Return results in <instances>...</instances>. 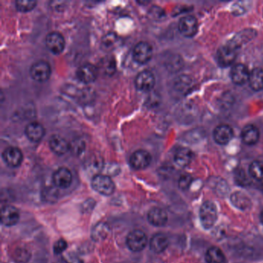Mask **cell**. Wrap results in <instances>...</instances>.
I'll list each match as a JSON object with an SVG mask.
<instances>
[{
	"instance_id": "cell-1",
	"label": "cell",
	"mask_w": 263,
	"mask_h": 263,
	"mask_svg": "<svg viewBox=\"0 0 263 263\" xmlns=\"http://www.w3.org/2000/svg\"><path fill=\"white\" fill-rule=\"evenodd\" d=\"M200 221L202 226L206 229L214 226L218 219V209L213 202H205L200 209Z\"/></svg>"
},
{
	"instance_id": "cell-2",
	"label": "cell",
	"mask_w": 263,
	"mask_h": 263,
	"mask_svg": "<svg viewBox=\"0 0 263 263\" xmlns=\"http://www.w3.org/2000/svg\"><path fill=\"white\" fill-rule=\"evenodd\" d=\"M91 185L94 190L103 195L109 196L115 192V183L107 174H96L93 178Z\"/></svg>"
},
{
	"instance_id": "cell-3",
	"label": "cell",
	"mask_w": 263,
	"mask_h": 263,
	"mask_svg": "<svg viewBox=\"0 0 263 263\" xmlns=\"http://www.w3.org/2000/svg\"><path fill=\"white\" fill-rule=\"evenodd\" d=\"M50 73V66L44 60L35 62L29 69V74L32 79L40 83L47 81L49 78Z\"/></svg>"
},
{
	"instance_id": "cell-4",
	"label": "cell",
	"mask_w": 263,
	"mask_h": 263,
	"mask_svg": "<svg viewBox=\"0 0 263 263\" xmlns=\"http://www.w3.org/2000/svg\"><path fill=\"white\" fill-rule=\"evenodd\" d=\"M126 243L128 249L132 252H141L147 246V236L142 230L136 229L129 233Z\"/></svg>"
},
{
	"instance_id": "cell-5",
	"label": "cell",
	"mask_w": 263,
	"mask_h": 263,
	"mask_svg": "<svg viewBox=\"0 0 263 263\" xmlns=\"http://www.w3.org/2000/svg\"><path fill=\"white\" fill-rule=\"evenodd\" d=\"M153 55V49L151 44L144 41H141L135 46L133 49V59L138 64H147L151 60Z\"/></svg>"
},
{
	"instance_id": "cell-6",
	"label": "cell",
	"mask_w": 263,
	"mask_h": 263,
	"mask_svg": "<svg viewBox=\"0 0 263 263\" xmlns=\"http://www.w3.org/2000/svg\"><path fill=\"white\" fill-rule=\"evenodd\" d=\"M237 56V48L231 44L223 46L218 49L217 61L221 68H227L234 63Z\"/></svg>"
},
{
	"instance_id": "cell-7",
	"label": "cell",
	"mask_w": 263,
	"mask_h": 263,
	"mask_svg": "<svg viewBox=\"0 0 263 263\" xmlns=\"http://www.w3.org/2000/svg\"><path fill=\"white\" fill-rule=\"evenodd\" d=\"M178 29L183 37L191 38L198 33V20L193 16L182 17L178 24Z\"/></svg>"
},
{
	"instance_id": "cell-8",
	"label": "cell",
	"mask_w": 263,
	"mask_h": 263,
	"mask_svg": "<svg viewBox=\"0 0 263 263\" xmlns=\"http://www.w3.org/2000/svg\"><path fill=\"white\" fill-rule=\"evenodd\" d=\"M46 46L53 54H60L65 48V40L61 33L53 31L47 35Z\"/></svg>"
},
{
	"instance_id": "cell-9",
	"label": "cell",
	"mask_w": 263,
	"mask_h": 263,
	"mask_svg": "<svg viewBox=\"0 0 263 263\" xmlns=\"http://www.w3.org/2000/svg\"><path fill=\"white\" fill-rule=\"evenodd\" d=\"M151 159V155L148 151L141 149L131 154L130 165L135 170H142L150 166Z\"/></svg>"
},
{
	"instance_id": "cell-10",
	"label": "cell",
	"mask_w": 263,
	"mask_h": 263,
	"mask_svg": "<svg viewBox=\"0 0 263 263\" xmlns=\"http://www.w3.org/2000/svg\"><path fill=\"white\" fill-rule=\"evenodd\" d=\"M76 73V77L80 82L84 84H90L95 81L97 77L98 69L95 65L87 63L79 67Z\"/></svg>"
},
{
	"instance_id": "cell-11",
	"label": "cell",
	"mask_w": 263,
	"mask_h": 263,
	"mask_svg": "<svg viewBox=\"0 0 263 263\" xmlns=\"http://www.w3.org/2000/svg\"><path fill=\"white\" fill-rule=\"evenodd\" d=\"M137 89L143 92H147L153 89L155 84V78L151 71H142L137 75L135 81Z\"/></svg>"
},
{
	"instance_id": "cell-12",
	"label": "cell",
	"mask_w": 263,
	"mask_h": 263,
	"mask_svg": "<svg viewBox=\"0 0 263 263\" xmlns=\"http://www.w3.org/2000/svg\"><path fill=\"white\" fill-rule=\"evenodd\" d=\"M2 157L4 162L11 167H19L24 159L22 151L17 147H9L5 149Z\"/></svg>"
},
{
	"instance_id": "cell-13",
	"label": "cell",
	"mask_w": 263,
	"mask_h": 263,
	"mask_svg": "<svg viewBox=\"0 0 263 263\" xmlns=\"http://www.w3.org/2000/svg\"><path fill=\"white\" fill-rule=\"evenodd\" d=\"M20 212L12 205H6L1 209V223L6 227L17 225L20 221Z\"/></svg>"
},
{
	"instance_id": "cell-14",
	"label": "cell",
	"mask_w": 263,
	"mask_h": 263,
	"mask_svg": "<svg viewBox=\"0 0 263 263\" xmlns=\"http://www.w3.org/2000/svg\"><path fill=\"white\" fill-rule=\"evenodd\" d=\"M234 136L233 129L229 125L221 124L215 128L213 138L215 142L221 145H225L232 141Z\"/></svg>"
},
{
	"instance_id": "cell-15",
	"label": "cell",
	"mask_w": 263,
	"mask_h": 263,
	"mask_svg": "<svg viewBox=\"0 0 263 263\" xmlns=\"http://www.w3.org/2000/svg\"><path fill=\"white\" fill-rule=\"evenodd\" d=\"M73 181L72 173L67 167H62L57 169L53 175V184L60 189H68Z\"/></svg>"
},
{
	"instance_id": "cell-16",
	"label": "cell",
	"mask_w": 263,
	"mask_h": 263,
	"mask_svg": "<svg viewBox=\"0 0 263 263\" xmlns=\"http://www.w3.org/2000/svg\"><path fill=\"white\" fill-rule=\"evenodd\" d=\"M250 72L246 66L242 64H236L231 71V79L236 85H243L249 81Z\"/></svg>"
},
{
	"instance_id": "cell-17",
	"label": "cell",
	"mask_w": 263,
	"mask_h": 263,
	"mask_svg": "<svg viewBox=\"0 0 263 263\" xmlns=\"http://www.w3.org/2000/svg\"><path fill=\"white\" fill-rule=\"evenodd\" d=\"M25 136L27 137L30 142H40L45 135V129L41 123L38 122L33 121L28 123L25 128Z\"/></svg>"
},
{
	"instance_id": "cell-18",
	"label": "cell",
	"mask_w": 263,
	"mask_h": 263,
	"mask_svg": "<svg viewBox=\"0 0 263 263\" xmlns=\"http://www.w3.org/2000/svg\"><path fill=\"white\" fill-rule=\"evenodd\" d=\"M49 148L57 155H64L70 150V143L60 135H53L49 140Z\"/></svg>"
},
{
	"instance_id": "cell-19",
	"label": "cell",
	"mask_w": 263,
	"mask_h": 263,
	"mask_svg": "<svg viewBox=\"0 0 263 263\" xmlns=\"http://www.w3.org/2000/svg\"><path fill=\"white\" fill-rule=\"evenodd\" d=\"M167 215L166 211L160 208H153L149 211L147 214V220L149 223L156 227L166 225L167 222Z\"/></svg>"
},
{
	"instance_id": "cell-20",
	"label": "cell",
	"mask_w": 263,
	"mask_h": 263,
	"mask_svg": "<svg viewBox=\"0 0 263 263\" xmlns=\"http://www.w3.org/2000/svg\"><path fill=\"white\" fill-rule=\"evenodd\" d=\"M120 44H121V39L120 37L115 33L110 32L104 35L101 39L100 48L106 52H111L119 48Z\"/></svg>"
},
{
	"instance_id": "cell-21",
	"label": "cell",
	"mask_w": 263,
	"mask_h": 263,
	"mask_svg": "<svg viewBox=\"0 0 263 263\" xmlns=\"http://www.w3.org/2000/svg\"><path fill=\"white\" fill-rule=\"evenodd\" d=\"M241 141L247 145H254L260 139V131L254 125L245 126L241 134Z\"/></svg>"
},
{
	"instance_id": "cell-22",
	"label": "cell",
	"mask_w": 263,
	"mask_h": 263,
	"mask_svg": "<svg viewBox=\"0 0 263 263\" xmlns=\"http://www.w3.org/2000/svg\"><path fill=\"white\" fill-rule=\"evenodd\" d=\"M194 154L187 147H181L174 154V162L181 167H187L192 162Z\"/></svg>"
},
{
	"instance_id": "cell-23",
	"label": "cell",
	"mask_w": 263,
	"mask_h": 263,
	"mask_svg": "<svg viewBox=\"0 0 263 263\" xmlns=\"http://www.w3.org/2000/svg\"><path fill=\"white\" fill-rule=\"evenodd\" d=\"M169 245L168 239L163 233L154 235L150 241V249L154 253H162Z\"/></svg>"
},
{
	"instance_id": "cell-24",
	"label": "cell",
	"mask_w": 263,
	"mask_h": 263,
	"mask_svg": "<svg viewBox=\"0 0 263 263\" xmlns=\"http://www.w3.org/2000/svg\"><path fill=\"white\" fill-rule=\"evenodd\" d=\"M249 85L254 91L263 90V70L261 68H254L250 72L249 79Z\"/></svg>"
},
{
	"instance_id": "cell-25",
	"label": "cell",
	"mask_w": 263,
	"mask_h": 263,
	"mask_svg": "<svg viewBox=\"0 0 263 263\" xmlns=\"http://www.w3.org/2000/svg\"><path fill=\"white\" fill-rule=\"evenodd\" d=\"M99 69L107 76H112L117 71L116 60L112 56H106L102 58L99 64Z\"/></svg>"
},
{
	"instance_id": "cell-26",
	"label": "cell",
	"mask_w": 263,
	"mask_h": 263,
	"mask_svg": "<svg viewBox=\"0 0 263 263\" xmlns=\"http://www.w3.org/2000/svg\"><path fill=\"white\" fill-rule=\"evenodd\" d=\"M109 233L110 228L108 225L104 222H100L94 227L91 233V237L94 241L99 242L105 239Z\"/></svg>"
},
{
	"instance_id": "cell-27",
	"label": "cell",
	"mask_w": 263,
	"mask_h": 263,
	"mask_svg": "<svg viewBox=\"0 0 263 263\" xmlns=\"http://www.w3.org/2000/svg\"><path fill=\"white\" fill-rule=\"evenodd\" d=\"M193 88V81L188 76H180L174 81V89L183 95H186Z\"/></svg>"
},
{
	"instance_id": "cell-28",
	"label": "cell",
	"mask_w": 263,
	"mask_h": 263,
	"mask_svg": "<svg viewBox=\"0 0 263 263\" xmlns=\"http://www.w3.org/2000/svg\"><path fill=\"white\" fill-rule=\"evenodd\" d=\"M224 260L225 255L218 247H211L205 254V261L207 263H222Z\"/></svg>"
},
{
	"instance_id": "cell-29",
	"label": "cell",
	"mask_w": 263,
	"mask_h": 263,
	"mask_svg": "<svg viewBox=\"0 0 263 263\" xmlns=\"http://www.w3.org/2000/svg\"><path fill=\"white\" fill-rule=\"evenodd\" d=\"M231 202L236 208L242 209V210L249 208L251 204L249 198L245 194L241 192H236L232 194Z\"/></svg>"
},
{
	"instance_id": "cell-30",
	"label": "cell",
	"mask_w": 263,
	"mask_h": 263,
	"mask_svg": "<svg viewBox=\"0 0 263 263\" xmlns=\"http://www.w3.org/2000/svg\"><path fill=\"white\" fill-rule=\"evenodd\" d=\"M249 174L251 177L258 181L263 180V162L254 161L249 166Z\"/></svg>"
},
{
	"instance_id": "cell-31",
	"label": "cell",
	"mask_w": 263,
	"mask_h": 263,
	"mask_svg": "<svg viewBox=\"0 0 263 263\" xmlns=\"http://www.w3.org/2000/svg\"><path fill=\"white\" fill-rule=\"evenodd\" d=\"M31 253L25 248H18L13 253V259L19 263H26L30 260Z\"/></svg>"
},
{
	"instance_id": "cell-32",
	"label": "cell",
	"mask_w": 263,
	"mask_h": 263,
	"mask_svg": "<svg viewBox=\"0 0 263 263\" xmlns=\"http://www.w3.org/2000/svg\"><path fill=\"white\" fill-rule=\"evenodd\" d=\"M37 2L36 1H33V0H30V1H28V0H17L16 2V7H17V10L20 12H29L33 8L36 6Z\"/></svg>"
},
{
	"instance_id": "cell-33",
	"label": "cell",
	"mask_w": 263,
	"mask_h": 263,
	"mask_svg": "<svg viewBox=\"0 0 263 263\" xmlns=\"http://www.w3.org/2000/svg\"><path fill=\"white\" fill-rule=\"evenodd\" d=\"M85 149V143L81 139H75L70 143V150L75 155H80Z\"/></svg>"
},
{
	"instance_id": "cell-34",
	"label": "cell",
	"mask_w": 263,
	"mask_h": 263,
	"mask_svg": "<svg viewBox=\"0 0 263 263\" xmlns=\"http://www.w3.org/2000/svg\"><path fill=\"white\" fill-rule=\"evenodd\" d=\"M59 193L56 189L53 188H48L44 191H43V198L45 202H55L58 198Z\"/></svg>"
},
{
	"instance_id": "cell-35",
	"label": "cell",
	"mask_w": 263,
	"mask_h": 263,
	"mask_svg": "<svg viewBox=\"0 0 263 263\" xmlns=\"http://www.w3.org/2000/svg\"><path fill=\"white\" fill-rule=\"evenodd\" d=\"M192 183V177L190 174H182L178 180V187L182 190H187Z\"/></svg>"
},
{
	"instance_id": "cell-36",
	"label": "cell",
	"mask_w": 263,
	"mask_h": 263,
	"mask_svg": "<svg viewBox=\"0 0 263 263\" xmlns=\"http://www.w3.org/2000/svg\"><path fill=\"white\" fill-rule=\"evenodd\" d=\"M148 15L150 18L154 20H158L165 17V13H164L162 9L157 6H154L150 9L148 12Z\"/></svg>"
},
{
	"instance_id": "cell-37",
	"label": "cell",
	"mask_w": 263,
	"mask_h": 263,
	"mask_svg": "<svg viewBox=\"0 0 263 263\" xmlns=\"http://www.w3.org/2000/svg\"><path fill=\"white\" fill-rule=\"evenodd\" d=\"M68 248V243L65 240L59 239L58 241H56V243L54 245V248H53V250H54L55 254H61L62 252H64V251L67 249Z\"/></svg>"
},
{
	"instance_id": "cell-38",
	"label": "cell",
	"mask_w": 263,
	"mask_h": 263,
	"mask_svg": "<svg viewBox=\"0 0 263 263\" xmlns=\"http://www.w3.org/2000/svg\"><path fill=\"white\" fill-rule=\"evenodd\" d=\"M236 182L237 183L239 184V185H245L248 184V180H247L246 177H245V172L243 171H241V172H238V174H236Z\"/></svg>"
},
{
	"instance_id": "cell-39",
	"label": "cell",
	"mask_w": 263,
	"mask_h": 263,
	"mask_svg": "<svg viewBox=\"0 0 263 263\" xmlns=\"http://www.w3.org/2000/svg\"><path fill=\"white\" fill-rule=\"evenodd\" d=\"M260 219H261L262 223L263 224V210L262 212L261 215H260Z\"/></svg>"
}]
</instances>
